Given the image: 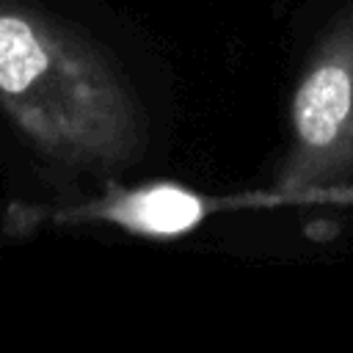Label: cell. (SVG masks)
Returning <instances> with one entry per match:
<instances>
[{
  "label": "cell",
  "instance_id": "obj_1",
  "mask_svg": "<svg viewBox=\"0 0 353 353\" xmlns=\"http://www.w3.org/2000/svg\"><path fill=\"white\" fill-rule=\"evenodd\" d=\"M0 110L58 165L116 171L146 149V119L113 61L28 0H0Z\"/></svg>",
  "mask_w": 353,
  "mask_h": 353
},
{
  "label": "cell",
  "instance_id": "obj_2",
  "mask_svg": "<svg viewBox=\"0 0 353 353\" xmlns=\"http://www.w3.org/2000/svg\"><path fill=\"white\" fill-rule=\"evenodd\" d=\"M290 146L276 171L284 196L342 188L353 179V6L320 39L290 108Z\"/></svg>",
  "mask_w": 353,
  "mask_h": 353
},
{
  "label": "cell",
  "instance_id": "obj_3",
  "mask_svg": "<svg viewBox=\"0 0 353 353\" xmlns=\"http://www.w3.org/2000/svg\"><path fill=\"white\" fill-rule=\"evenodd\" d=\"M105 215L113 223H121L132 232L171 237L193 229L204 215V204L199 196L176 185H152L119 196Z\"/></svg>",
  "mask_w": 353,
  "mask_h": 353
}]
</instances>
